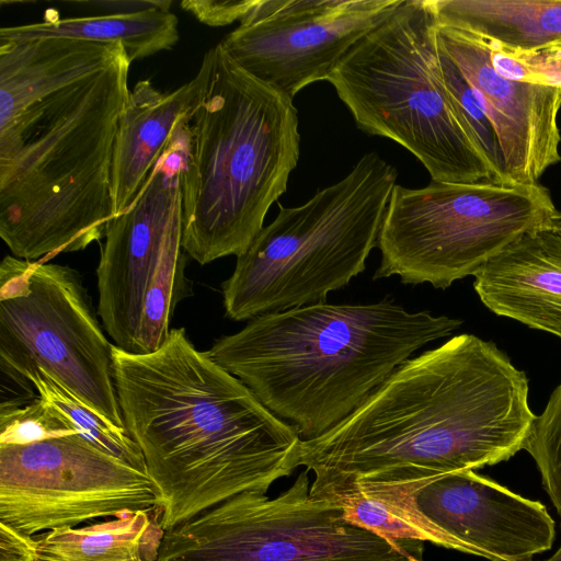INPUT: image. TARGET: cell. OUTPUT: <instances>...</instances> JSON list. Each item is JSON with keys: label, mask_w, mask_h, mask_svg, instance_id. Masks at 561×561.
Wrapping results in <instances>:
<instances>
[{"label": "cell", "mask_w": 561, "mask_h": 561, "mask_svg": "<svg viewBox=\"0 0 561 561\" xmlns=\"http://www.w3.org/2000/svg\"><path fill=\"white\" fill-rule=\"evenodd\" d=\"M536 415L528 380L494 343L459 334L404 362L352 414L301 440L310 493L411 482L508 460Z\"/></svg>", "instance_id": "1"}, {"label": "cell", "mask_w": 561, "mask_h": 561, "mask_svg": "<svg viewBox=\"0 0 561 561\" xmlns=\"http://www.w3.org/2000/svg\"><path fill=\"white\" fill-rule=\"evenodd\" d=\"M124 424L161 496L165 530L243 492L266 493L299 467L300 437L184 328L148 354L113 346Z\"/></svg>", "instance_id": "2"}, {"label": "cell", "mask_w": 561, "mask_h": 561, "mask_svg": "<svg viewBox=\"0 0 561 561\" xmlns=\"http://www.w3.org/2000/svg\"><path fill=\"white\" fill-rule=\"evenodd\" d=\"M460 324L410 312L388 297L366 305L320 302L253 318L206 352L310 440L344 421L414 352Z\"/></svg>", "instance_id": "3"}, {"label": "cell", "mask_w": 561, "mask_h": 561, "mask_svg": "<svg viewBox=\"0 0 561 561\" xmlns=\"http://www.w3.org/2000/svg\"><path fill=\"white\" fill-rule=\"evenodd\" d=\"M130 64L124 51L0 128V237L13 256L45 262L104 237Z\"/></svg>", "instance_id": "4"}, {"label": "cell", "mask_w": 561, "mask_h": 561, "mask_svg": "<svg viewBox=\"0 0 561 561\" xmlns=\"http://www.w3.org/2000/svg\"><path fill=\"white\" fill-rule=\"evenodd\" d=\"M208 53L181 175L182 244L202 265L249 248L300 152L294 100L248 73L220 43Z\"/></svg>", "instance_id": "5"}, {"label": "cell", "mask_w": 561, "mask_h": 561, "mask_svg": "<svg viewBox=\"0 0 561 561\" xmlns=\"http://www.w3.org/2000/svg\"><path fill=\"white\" fill-rule=\"evenodd\" d=\"M396 180V169L370 151L305 204H278L276 218L237 256L222 283L226 316L244 321L327 302L329 293L366 268Z\"/></svg>", "instance_id": "6"}, {"label": "cell", "mask_w": 561, "mask_h": 561, "mask_svg": "<svg viewBox=\"0 0 561 561\" xmlns=\"http://www.w3.org/2000/svg\"><path fill=\"white\" fill-rule=\"evenodd\" d=\"M432 0H402L339 61L329 81L357 127L409 150L432 181H494L446 89Z\"/></svg>", "instance_id": "7"}, {"label": "cell", "mask_w": 561, "mask_h": 561, "mask_svg": "<svg viewBox=\"0 0 561 561\" xmlns=\"http://www.w3.org/2000/svg\"><path fill=\"white\" fill-rule=\"evenodd\" d=\"M557 211L542 185L447 183L422 188L396 184L377 247L374 279L399 276L402 284L445 289L476 275L512 243Z\"/></svg>", "instance_id": "8"}, {"label": "cell", "mask_w": 561, "mask_h": 561, "mask_svg": "<svg viewBox=\"0 0 561 561\" xmlns=\"http://www.w3.org/2000/svg\"><path fill=\"white\" fill-rule=\"evenodd\" d=\"M183 121L135 202L106 224L96 267L98 314L115 346L157 351L184 296L181 175L188 146Z\"/></svg>", "instance_id": "9"}, {"label": "cell", "mask_w": 561, "mask_h": 561, "mask_svg": "<svg viewBox=\"0 0 561 561\" xmlns=\"http://www.w3.org/2000/svg\"><path fill=\"white\" fill-rule=\"evenodd\" d=\"M308 472L277 496L243 492L165 530L156 561H424L421 541L346 523L310 493Z\"/></svg>", "instance_id": "10"}, {"label": "cell", "mask_w": 561, "mask_h": 561, "mask_svg": "<svg viewBox=\"0 0 561 561\" xmlns=\"http://www.w3.org/2000/svg\"><path fill=\"white\" fill-rule=\"evenodd\" d=\"M113 344L73 268L7 255L0 264V366L24 389L36 368L126 428L113 378Z\"/></svg>", "instance_id": "11"}, {"label": "cell", "mask_w": 561, "mask_h": 561, "mask_svg": "<svg viewBox=\"0 0 561 561\" xmlns=\"http://www.w3.org/2000/svg\"><path fill=\"white\" fill-rule=\"evenodd\" d=\"M161 504L147 472L77 432L24 445L0 444V523L24 535L160 511Z\"/></svg>", "instance_id": "12"}, {"label": "cell", "mask_w": 561, "mask_h": 561, "mask_svg": "<svg viewBox=\"0 0 561 561\" xmlns=\"http://www.w3.org/2000/svg\"><path fill=\"white\" fill-rule=\"evenodd\" d=\"M402 0H255L220 42L248 73L294 100L328 80L343 56Z\"/></svg>", "instance_id": "13"}, {"label": "cell", "mask_w": 561, "mask_h": 561, "mask_svg": "<svg viewBox=\"0 0 561 561\" xmlns=\"http://www.w3.org/2000/svg\"><path fill=\"white\" fill-rule=\"evenodd\" d=\"M409 484L419 511L459 552L491 561H534L552 548L554 520L547 507L474 470Z\"/></svg>", "instance_id": "14"}, {"label": "cell", "mask_w": 561, "mask_h": 561, "mask_svg": "<svg viewBox=\"0 0 561 561\" xmlns=\"http://www.w3.org/2000/svg\"><path fill=\"white\" fill-rule=\"evenodd\" d=\"M437 38L476 91L501 148L512 184H537L561 161V87L512 80L491 64L486 42L472 33L438 25Z\"/></svg>", "instance_id": "15"}, {"label": "cell", "mask_w": 561, "mask_h": 561, "mask_svg": "<svg viewBox=\"0 0 561 561\" xmlns=\"http://www.w3.org/2000/svg\"><path fill=\"white\" fill-rule=\"evenodd\" d=\"M473 287L494 313L561 339V211L490 260Z\"/></svg>", "instance_id": "16"}, {"label": "cell", "mask_w": 561, "mask_h": 561, "mask_svg": "<svg viewBox=\"0 0 561 561\" xmlns=\"http://www.w3.org/2000/svg\"><path fill=\"white\" fill-rule=\"evenodd\" d=\"M210 72L208 50L193 79L163 93L149 80L129 92L119 115L112 162L113 216L138 197L178 126L191 119L206 90Z\"/></svg>", "instance_id": "17"}, {"label": "cell", "mask_w": 561, "mask_h": 561, "mask_svg": "<svg viewBox=\"0 0 561 561\" xmlns=\"http://www.w3.org/2000/svg\"><path fill=\"white\" fill-rule=\"evenodd\" d=\"M125 49L70 38L0 43V128L38 100L108 67Z\"/></svg>", "instance_id": "18"}, {"label": "cell", "mask_w": 561, "mask_h": 561, "mask_svg": "<svg viewBox=\"0 0 561 561\" xmlns=\"http://www.w3.org/2000/svg\"><path fill=\"white\" fill-rule=\"evenodd\" d=\"M438 25L518 50L561 45V0H432Z\"/></svg>", "instance_id": "19"}, {"label": "cell", "mask_w": 561, "mask_h": 561, "mask_svg": "<svg viewBox=\"0 0 561 561\" xmlns=\"http://www.w3.org/2000/svg\"><path fill=\"white\" fill-rule=\"evenodd\" d=\"M163 535L160 511L153 510L34 538L39 561H156Z\"/></svg>", "instance_id": "20"}, {"label": "cell", "mask_w": 561, "mask_h": 561, "mask_svg": "<svg viewBox=\"0 0 561 561\" xmlns=\"http://www.w3.org/2000/svg\"><path fill=\"white\" fill-rule=\"evenodd\" d=\"M178 18L170 11L152 10L129 15H95L53 19L0 28V43L41 38H70L119 44L130 61L171 49L179 41Z\"/></svg>", "instance_id": "21"}, {"label": "cell", "mask_w": 561, "mask_h": 561, "mask_svg": "<svg viewBox=\"0 0 561 561\" xmlns=\"http://www.w3.org/2000/svg\"><path fill=\"white\" fill-rule=\"evenodd\" d=\"M327 499L342 508L346 523L380 537L426 541L458 551L457 545L419 511L409 482L358 483Z\"/></svg>", "instance_id": "22"}, {"label": "cell", "mask_w": 561, "mask_h": 561, "mask_svg": "<svg viewBox=\"0 0 561 561\" xmlns=\"http://www.w3.org/2000/svg\"><path fill=\"white\" fill-rule=\"evenodd\" d=\"M26 381L45 402L62 414L76 431L94 446L147 472L144 455L126 428L114 425L42 369L36 368L30 373Z\"/></svg>", "instance_id": "23"}, {"label": "cell", "mask_w": 561, "mask_h": 561, "mask_svg": "<svg viewBox=\"0 0 561 561\" xmlns=\"http://www.w3.org/2000/svg\"><path fill=\"white\" fill-rule=\"evenodd\" d=\"M438 55L443 79L457 117L490 164L494 181L508 183L496 134L476 91L439 42Z\"/></svg>", "instance_id": "24"}, {"label": "cell", "mask_w": 561, "mask_h": 561, "mask_svg": "<svg viewBox=\"0 0 561 561\" xmlns=\"http://www.w3.org/2000/svg\"><path fill=\"white\" fill-rule=\"evenodd\" d=\"M535 460L542 485L561 518V383L536 416L525 447Z\"/></svg>", "instance_id": "25"}, {"label": "cell", "mask_w": 561, "mask_h": 561, "mask_svg": "<svg viewBox=\"0 0 561 561\" xmlns=\"http://www.w3.org/2000/svg\"><path fill=\"white\" fill-rule=\"evenodd\" d=\"M72 432V424L38 394L26 402L3 399L0 404V444L24 445Z\"/></svg>", "instance_id": "26"}, {"label": "cell", "mask_w": 561, "mask_h": 561, "mask_svg": "<svg viewBox=\"0 0 561 561\" xmlns=\"http://www.w3.org/2000/svg\"><path fill=\"white\" fill-rule=\"evenodd\" d=\"M491 64L502 77L561 87V45L536 50H518L485 41Z\"/></svg>", "instance_id": "27"}, {"label": "cell", "mask_w": 561, "mask_h": 561, "mask_svg": "<svg viewBox=\"0 0 561 561\" xmlns=\"http://www.w3.org/2000/svg\"><path fill=\"white\" fill-rule=\"evenodd\" d=\"M254 3L255 0H187L181 7L204 24L225 26L241 21Z\"/></svg>", "instance_id": "28"}, {"label": "cell", "mask_w": 561, "mask_h": 561, "mask_svg": "<svg viewBox=\"0 0 561 561\" xmlns=\"http://www.w3.org/2000/svg\"><path fill=\"white\" fill-rule=\"evenodd\" d=\"M76 5H81L88 10L100 12V15H129L152 10L170 11L172 1L170 0H96V1H75Z\"/></svg>", "instance_id": "29"}, {"label": "cell", "mask_w": 561, "mask_h": 561, "mask_svg": "<svg viewBox=\"0 0 561 561\" xmlns=\"http://www.w3.org/2000/svg\"><path fill=\"white\" fill-rule=\"evenodd\" d=\"M37 560L35 538L0 523V561Z\"/></svg>", "instance_id": "30"}, {"label": "cell", "mask_w": 561, "mask_h": 561, "mask_svg": "<svg viewBox=\"0 0 561 561\" xmlns=\"http://www.w3.org/2000/svg\"><path fill=\"white\" fill-rule=\"evenodd\" d=\"M545 561H561V546L550 558Z\"/></svg>", "instance_id": "31"}, {"label": "cell", "mask_w": 561, "mask_h": 561, "mask_svg": "<svg viewBox=\"0 0 561 561\" xmlns=\"http://www.w3.org/2000/svg\"><path fill=\"white\" fill-rule=\"evenodd\" d=\"M37 561H39V560H37Z\"/></svg>", "instance_id": "32"}]
</instances>
